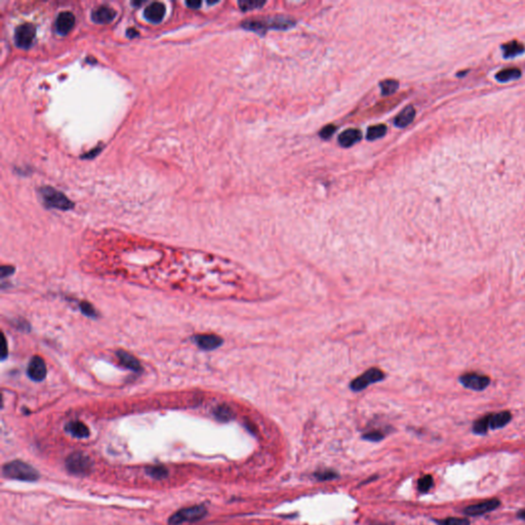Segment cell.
I'll list each match as a JSON object with an SVG mask.
<instances>
[{
	"mask_svg": "<svg viewBox=\"0 0 525 525\" xmlns=\"http://www.w3.org/2000/svg\"><path fill=\"white\" fill-rule=\"evenodd\" d=\"M294 25V22L286 17L278 16L274 18H267V19H253V20H247L241 24L243 28L247 30H252L257 33L265 32L268 29H279V30H285L290 28L291 26Z\"/></svg>",
	"mask_w": 525,
	"mask_h": 525,
	"instance_id": "cell-1",
	"label": "cell"
},
{
	"mask_svg": "<svg viewBox=\"0 0 525 525\" xmlns=\"http://www.w3.org/2000/svg\"><path fill=\"white\" fill-rule=\"evenodd\" d=\"M3 473L6 477L22 481H36L39 473L29 464L22 461H13L4 466Z\"/></svg>",
	"mask_w": 525,
	"mask_h": 525,
	"instance_id": "cell-2",
	"label": "cell"
},
{
	"mask_svg": "<svg viewBox=\"0 0 525 525\" xmlns=\"http://www.w3.org/2000/svg\"><path fill=\"white\" fill-rule=\"evenodd\" d=\"M66 468L70 473L74 475H89L93 469V461L88 455L76 452L66 459Z\"/></svg>",
	"mask_w": 525,
	"mask_h": 525,
	"instance_id": "cell-3",
	"label": "cell"
},
{
	"mask_svg": "<svg viewBox=\"0 0 525 525\" xmlns=\"http://www.w3.org/2000/svg\"><path fill=\"white\" fill-rule=\"evenodd\" d=\"M40 194L44 203L48 207L58 208L61 210H69L73 208V202L64 195L62 192L53 189L52 187H42L40 188Z\"/></svg>",
	"mask_w": 525,
	"mask_h": 525,
	"instance_id": "cell-4",
	"label": "cell"
},
{
	"mask_svg": "<svg viewBox=\"0 0 525 525\" xmlns=\"http://www.w3.org/2000/svg\"><path fill=\"white\" fill-rule=\"evenodd\" d=\"M207 514V510L204 506L198 505L189 508H184L176 512L169 519V523L171 525H181L184 523H191L201 520Z\"/></svg>",
	"mask_w": 525,
	"mask_h": 525,
	"instance_id": "cell-5",
	"label": "cell"
},
{
	"mask_svg": "<svg viewBox=\"0 0 525 525\" xmlns=\"http://www.w3.org/2000/svg\"><path fill=\"white\" fill-rule=\"evenodd\" d=\"M385 378V373L377 368V367H372V368H369L368 370H366L365 372H363L361 376H359L358 378L354 379L351 383V389L353 391H362L363 389L367 388L368 386H370L371 384H374V383H378L382 380H384Z\"/></svg>",
	"mask_w": 525,
	"mask_h": 525,
	"instance_id": "cell-6",
	"label": "cell"
},
{
	"mask_svg": "<svg viewBox=\"0 0 525 525\" xmlns=\"http://www.w3.org/2000/svg\"><path fill=\"white\" fill-rule=\"evenodd\" d=\"M36 36V28L32 24L20 25L16 29L15 41L16 45L23 49H28L33 44Z\"/></svg>",
	"mask_w": 525,
	"mask_h": 525,
	"instance_id": "cell-7",
	"label": "cell"
},
{
	"mask_svg": "<svg viewBox=\"0 0 525 525\" xmlns=\"http://www.w3.org/2000/svg\"><path fill=\"white\" fill-rule=\"evenodd\" d=\"M460 383L467 389L473 391H483L490 385V379L484 374L467 372L460 377Z\"/></svg>",
	"mask_w": 525,
	"mask_h": 525,
	"instance_id": "cell-8",
	"label": "cell"
},
{
	"mask_svg": "<svg viewBox=\"0 0 525 525\" xmlns=\"http://www.w3.org/2000/svg\"><path fill=\"white\" fill-rule=\"evenodd\" d=\"M501 505V502L497 499H490L472 506H469L465 508L464 513L467 516H479L486 513H489L493 510H495L497 507Z\"/></svg>",
	"mask_w": 525,
	"mask_h": 525,
	"instance_id": "cell-9",
	"label": "cell"
},
{
	"mask_svg": "<svg viewBox=\"0 0 525 525\" xmlns=\"http://www.w3.org/2000/svg\"><path fill=\"white\" fill-rule=\"evenodd\" d=\"M27 373L29 378L35 382H41L46 377V365L43 359L39 356H34L29 362Z\"/></svg>",
	"mask_w": 525,
	"mask_h": 525,
	"instance_id": "cell-10",
	"label": "cell"
},
{
	"mask_svg": "<svg viewBox=\"0 0 525 525\" xmlns=\"http://www.w3.org/2000/svg\"><path fill=\"white\" fill-rule=\"evenodd\" d=\"M75 25V17L70 12H62L56 20V30L61 35L68 34Z\"/></svg>",
	"mask_w": 525,
	"mask_h": 525,
	"instance_id": "cell-11",
	"label": "cell"
},
{
	"mask_svg": "<svg viewBox=\"0 0 525 525\" xmlns=\"http://www.w3.org/2000/svg\"><path fill=\"white\" fill-rule=\"evenodd\" d=\"M194 341L197 346L206 351L214 350L223 344V339L216 335L208 334V335H198L194 337Z\"/></svg>",
	"mask_w": 525,
	"mask_h": 525,
	"instance_id": "cell-12",
	"label": "cell"
},
{
	"mask_svg": "<svg viewBox=\"0 0 525 525\" xmlns=\"http://www.w3.org/2000/svg\"><path fill=\"white\" fill-rule=\"evenodd\" d=\"M116 17V12L108 6L96 8L92 13V19L97 24H109Z\"/></svg>",
	"mask_w": 525,
	"mask_h": 525,
	"instance_id": "cell-13",
	"label": "cell"
},
{
	"mask_svg": "<svg viewBox=\"0 0 525 525\" xmlns=\"http://www.w3.org/2000/svg\"><path fill=\"white\" fill-rule=\"evenodd\" d=\"M164 15H165V6L162 3H152L151 5H149L146 8V10L144 12L145 18L153 24L160 23L163 20Z\"/></svg>",
	"mask_w": 525,
	"mask_h": 525,
	"instance_id": "cell-14",
	"label": "cell"
},
{
	"mask_svg": "<svg viewBox=\"0 0 525 525\" xmlns=\"http://www.w3.org/2000/svg\"><path fill=\"white\" fill-rule=\"evenodd\" d=\"M489 417V429L496 430L507 426L512 420V414L510 411H501L497 413H490Z\"/></svg>",
	"mask_w": 525,
	"mask_h": 525,
	"instance_id": "cell-15",
	"label": "cell"
},
{
	"mask_svg": "<svg viewBox=\"0 0 525 525\" xmlns=\"http://www.w3.org/2000/svg\"><path fill=\"white\" fill-rule=\"evenodd\" d=\"M361 137H362V133L360 130L350 128V129L345 130L343 133H341V135L339 136V143L342 147L348 148L360 141Z\"/></svg>",
	"mask_w": 525,
	"mask_h": 525,
	"instance_id": "cell-16",
	"label": "cell"
},
{
	"mask_svg": "<svg viewBox=\"0 0 525 525\" xmlns=\"http://www.w3.org/2000/svg\"><path fill=\"white\" fill-rule=\"evenodd\" d=\"M117 357L119 359L120 363L125 367V368H128L132 371H140L141 370V363L140 361L137 360V359L132 356L131 354H129L128 352H125L123 350H120V351H117Z\"/></svg>",
	"mask_w": 525,
	"mask_h": 525,
	"instance_id": "cell-17",
	"label": "cell"
},
{
	"mask_svg": "<svg viewBox=\"0 0 525 525\" xmlns=\"http://www.w3.org/2000/svg\"><path fill=\"white\" fill-rule=\"evenodd\" d=\"M65 430L69 434H71L73 437L80 438V439L88 438L90 436V430L87 427V425H85L81 422H78V421L68 423L65 427Z\"/></svg>",
	"mask_w": 525,
	"mask_h": 525,
	"instance_id": "cell-18",
	"label": "cell"
},
{
	"mask_svg": "<svg viewBox=\"0 0 525 525\" xmlns=\"http://www.w3.org/2000/svg\"><path fill=\"white\" fill-rule=\"evenodd\" d=\"M414 116H416V110L412 106H408L398 114L394 120V123L398 127H405L413 121Z\"/></svg>",
	"mask_w": 525,
	"mask_h": 525,
	"instance_id": "cell-19",
	"label": "cell"
},
{
	"mask_svg": "<svg viewBox=\"0 0 525 525\" xmlns=\"http://www.w3.org/2000/svg\"><path fill=\"white\" fill-rule=\"evenodd\" d=\"M213 414H214V417L216 418V420H218L220 422H229V421H231L234 418L233 409L229 405H227V404L218 405L213 410Z\"/></svg>",
	"mask_w": 525,
	"mask_h": 525,
	"instance_id": "cell-20",
	"label": "cell"
},
{
	"mask_svg": "<svg viewBox=\"0 0 525 525\" xmlns=\"http://www.w3.org/2000/svg\"><path fill=\"white\" fill-rule=\"evenodd\" d=\"M521 76V72L519 69L512 68V69H506L495 75V78L497 81L500 82H508L511 80H515Z\"/></svg>",
	"mask_w": 525,
	"mask_h": 525,
	"instance_id": "cell-21",
	"label": "cell"
},
{
	"mask_svg": "<svg viewBox=\"0 0 525 525\" xmlns=\"http://www.w3.org/2000/svg\"><path fill=\"white\" fill-rule=\"evenodd\" d=\"M146 473L154 479H163L169 476V470L162 466H154L146 469Z\"/></svg>",
	"mask_w": 525,
	"mask_h": 525,
	"instance_id": "cell-22",
	"label": "cell"
},
{
	"mask_svg": "<svg viewBox=\"0 0 525 525\" xmlns=\"http://www.w3.org/2000/svg\"><path fill=\"white\" fill-rule=\"evenodd\" d=\"M386 132H387V126L384 124H378L374 126H370L368 128L366 137L369 141H374V140L384 136L386 134Z\"/></svg>",
	"mask_w": 525,
	"mask_h": 525,
	"instance_id": "cell-23",
	"label": "cell"
},
{
	"mask_svg": "<svg viewBox=\"0 0 525 525\" xmlns=\"http://www.w3.org/2000/svg\"><path fill=\"white\" fill-rule=\"evenodd\" d=\"M399 88V84L398 81L394 80V79H388V80H384L383 82H381V89H382V93L384 96H389V95H392L394 94Z\"/></svg>",
	"mask_w": 525,
	"mask_h": 525,
	"instance_id": "cell-24",
	"label": "cell"
},
{
	"mask_svg": "<svg viewBox=\"0 0 525 525\" xmlns=\"http://www.w3.org/2000/svg\"><path fill=\"white\" fill-rule=\"evenodd\" d=\"M488 430H489V417H488V414H487V416H484V417L480 418L479 420H477L474 423V425H473V432L478 434V435L486 434Z\"/></svg>",
	"mask_w": 525,
	"mask_h": 525,
	"instance_id": "cell-25",
	"label": "cell"
},
{
	"mask_svg": "<svg viewBox=\"0 0 525 525\" xmlns=\"http://www.w3.org/2000/svg\"><path fill=\"white\" fill-rule=\"evenodd\" d=\"M523 50H524L523 46L521 44H519L518 42L508 43L507 45L504 46V56L506 58L516 57V56H518V54L522 53Z\"/></svg>",
	"mask_w": 525,
	"mask_h": 525,
	"instance_id": "cell-26",
	"label": "cell"
},
{
	"mask_svg": "<svg viewBox=\"0 0 525 525\" xmlns=\"http://www.w3.org/2000/svg\"><path fill=\"white\" fill-rule=\"evenodd\" d=\"M432 486H433V478L431 475L423 476L418 482V488H419L420 492H422V493L428 492Z\"/></svg>",
	"mask_w": 525,
	"mask_h": 525,
	"instance_id": "cell-27",
	"label": "cell"
},
{
	"mask_svg": "<svg viewBox=\"0 0 525 525\" xmlns=\"http://www.w3.org/2000/svg\"><path fill=\"white\" fill-rule=\"evenodd\" d=\"M314 476L318 479V480H321V481H327V480H331L334 479L338 476V474L333 471V470H328V469H325V470H319L318 472H316L314 474Z\"/></svg>",
	"mask_w": 525,
	"mask_h": 525,
	"instance_id": "cell-28",
	"label": "cell"
},
{
	"mask_svg": "<svg viewBox=\"0 0 525 525\" xmlns=\"http://www.w3.org/2000/svg\"><path fill=\"white\" fill-rule=\"evenodd\" d=\"M265 4H266L265 2H261V3L260 2H239L238 6L241 9V11L247 12V11L259 9V8L263 7Z\"/></svg>",
	"mask_w": 525,
	"mask_h": 525,
	"instance_id": "cell-29",
	"label": "cell"
},
{
	"mask_svg": "<svg viewBox=\"0 0 525 525\" xmlns=\"http://www.w3.org/2000/svg\"><path fill=\"white\" fill-rule=\"evenodd\" d=\"M470 521L467 518L449 517L439 522V525H469Z\"/></svg>",
	"mask_w": 525,
	"mask_h": 525,
	"instance_id": "cell-30",
	"label": "cell"
},
{
	"mask_svg": "<svg viewBox=\"0 0 525 525\" xmlns=\"http://www.w3.org/2000/svg\"><path fill=\"white\" fill-rule=\"evenodd\" d=\"M80 309H81L82 313L89 317H96V315H97L95 308L88 302H82L80 304Z\"/></svg>",
	"mask_w": 525,
	"mask_h": 525,
	"instance_id": "cell-31",
	"label": "cell"
},
{
	"mask_svg": "<svg viewBox=\"0 0 525 525\" xmlns=\"http://www.w3.org/2000/svg\"><path fill=\"white\" fill-rule=\"evenodd\" d=\"M363 438L368 440V441L378 442V441H381L384 438V434H383V432H381L379 430H374V431H370V432L364 434Z\"/></svg>",
	"mask_w": 525,
	"mask_h": 525,
	"instance_id": "cell-32",
	"label": "cell"
},
{
	"mask_svg": "<svg viewBox=\"0 0 525 525\" xmlns=\"http://www.w3.org/2000/svg\"><path fill=\"white\" fill-rule=\"evenodd\" d=\"M336 131V126L333 125V124H329V125H326L325 127H323L321 130H320V136L322 137V139L324 140H327L329 139V137L333 135Z\"/></svg>",
	"mask_w": 525,
	"mask_h": 525,
	"instance_id": "cell-33",
	"label": "cell"
},
{
	"mask_svg": "<svg viewBox=\"0 0 525 525\" xmlns=\"http://www.w3.org/2000/svg\"><path fill=\"white\" fill-rule=\"evenodd\" d=\"M0 272H2V277L5 278L15 272V268L12 266H3L2 269H0Z\"/></svg>",
	"mask_w": 525,
	"mask_h": 525,
	"instance_id": "cell-34",
	"label": "cell"
},
{
	"mask_svg": "<svg viewBox=\"0 0 525 525\" xmlns=\"http://www.w3.org/2000/svg\"><path fill=\"white\" fill-rule=\"evenodd\" d=\"M7 356H8V345H7V340H6L5 336H3V353H2L3 360L7 358Z\"/></svg>",
	"mask_w": 525,
	"mask_h": 525,
	"instance_id": "cell-35",
	"label": "cell"
},
{
	"mask_svg": "<svg viewBox=\"0 0 525 525\" xmlns=\"http://www.w3.org/2000/svg\"><path fill=\"white\" fill-rule=\"evenodd\" d=\"M186 5L190 8V9H193V10H197L200 8L201 6V3L200 2H187Z\"/></svg>",
	"mask_w": 525,
	"mask_h": 525,
	"instance_id": "cell-36",
	"label": "cell"
},
{
	"mask_svg": "<svg viewBox=\"0 0 525 525\" xmlns=\"http://www.w3.org/2000/svg\"><path fill=\"white\" fill-rule=\"evenodd\" d=\"M127 35H128V37H131V38H132V37H134V36H137V35H139V33H137V32H136L135 30H133V29H131V30L129 29V30L127 31Z\"/></svg>",
	"mask_w": 525,
	"mask_h": 525,
	"instance_id": "cell-37",
	"label": "cell"
},
{
	"mask_svg": "<svg viewBox=\"0 0 525 525\" xmlns=\"http://www.w3.org/2000/svg\"><path fill=\"white\" fill-rule=\"evenodd\" d=\"M517 517L519 519H522V520H525V509L523 510H520L518 513H517Z\"/></svg>",
	"mask_w": 525,
	"mask_h": 525,
	"instance_id": "cell-38",
	"label": "cell"
}]
</instances>
